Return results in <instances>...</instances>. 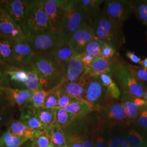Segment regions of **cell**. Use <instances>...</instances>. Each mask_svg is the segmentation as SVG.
<instances>
[{"instance_id": "6da1fadb", "label": "cell", "mask_w": 147, "mask_h": 147, "mask_svg": "<svg viewBox=\"0 0 147 147\" xmlns=\"http://www.w3.org/2000/svg\"><path fill=\"white\" fill-rule=\"evenodd\" d=\"M88 24L95 37L112 47L117 51L125 42L122 25L112 20L102 11L90 19Z\"/></svg>"}, {"instance_id": "7a4b0ae2", "label": "cell", "mask_w": 147, "mask_h": 147, "mask_svg": "<svg viewBox=\"0 0 147 147\" xmlns=\"http://www.w3.org/2000/svg\"><path fill=\"white\" fill-rule=\"evenodd\" d=\"M31 65L42 80L45 89H52L62 81L63 66L50 55L36 54L32 60Z\"/></svg>"}, {"instance_id": "3957f363", "label": "cell", "mask_w": 147, "mask_h": 147, "mask_svg": "<svg viewBox=\"0 0 147 147\" xmlns=\"http://www.w3.org/2000/svg\"><path fill=\"white\" fill-rule=\"evenodd\" d=\"M53 30L42 4V0L29 1L23 32L26 37Z\"/></svg>"}, {"instance_id": "277c9868", "label": "cell", "mask_w": 147, "mask_h": 147, "mask_svg": "<svg viewBox=\"0 0 147 147\" xmlns=\"http://www.w3.org/2000/svg\"><path fill=\"white\" fill-rule=\"evenodd\" d=\"M64 11L59 31L69 42L75 32L84 24H88L89 20L80 0H70Z\"/></svg>"}, {"instance_id": "5b68a950", "label": "cell", "mask_w": 147, "mask_h": 147, "mask_svg": "<svg viewBox=\"0 0 147 147\" xmlns=\"http://www.w3.org/2000/svg\"><path fill=\"white\" fill-rule=\"evenodd\" d=\"M112 76L123 91H126L134 96L143 98L147 87L137 81L130 70L128 64L119 58L118 54L113 59Z\"/></svg>"}, {"instance_id": "8992f818", "label": "cell", "mask_w": 147, "mask_h": 147, "mask_svg": "<svg viewBox=\"0 0 147 147\" xmlns=\"http://www.w3.org/2000/svg\"><path fill=\"white\" fill-rule=\"evenodd\" d=\"M26 39L35 54L50 53L65 42H68L60 31L55 30L27 37Z\"/></svg>"}, {"instance_id": "52a82bcc", "label": "cell", "mask_w": 147, "mask_h": 147, "mask_svg": "<svg viewBox=\"0 0 147 147\" xmlns=\"http://www.w3.org/2000/svg\"><path fill=\"white\" fill-rule=\"evenodd\" d=\"M112 100L98 76H91L86 87L84 100L90 104L96 111L113 102Z\"/></svg>"}, {"instance_id": "ba28073f", "label": "cell", "mask_w": 147, "mask_h": 147, "mask_svg": "<svg viewBox=\"0 0 147 147\" xmlns=\"http://www.w3.org/2000/svg\"><path fill=\"white\" fill-rule=\"evenodd\" d=\"M102 11L112 20L122 25L133 11V3L126 0L105 1Z\"/></svg>"}, {"instance_id": "9c48e42d", "label": "cell", "mask_w": 147, "mask_h": 147, "mask_svg": "<svg viewBox=\"0 0 147 147\" xmlns=\"http://www.w3.org/2000/svg\"><path fill=\"white\" fill-rule=\"evenodd\" d=\"M101 123L107 125H129L126 115L121 102H112L96 111Z\"/></svg>"}, {"instance_id": "30bf717a", "label": "cell", "mask_w": 147, "mask_h": 147, "mask_svg": "<svg viewBox=\"0 0 147 147\" xmlns=\"http://www.w3.org/2000/svg\"><path fill=\"white\" fill-rule=\"evenodd\" d=\"M28 3L29 1L27 0L0 1V5L22 30L25 25Z\"/></svg>"}, {"instance_id": "8fae6325", "label": "cell", "mask_w": 147, "mask_h": 147, "mask_svg": "<svg viewBox=\"0 0 147 147\" xmlns=\"http://www.w3.org/2000/svg\"><path fill=\"white\" fill-rule=\"evenodd\" d=\"M0 35L11 42L26 38L20 27L18 25L0 5Z\"/></svg>"}, {"instance_id": "7c38bea8", "label": "cell", "mask_w": 147, "mask_h": 147, "mask_svg": "<svg viewBox=\"0 0 147 147\" xmlns=\"http://www.w3.org/2000/svg\"><path fill=\"white\" fill-rule=\"evenodd\" d=\"M13 42V67L26 68L31 65L32 60L36 55L27 40L26 38Z\"/></svg>"}, {"instance_id": "4fadbf2b", "label": "cell", "mask_w": 147, "mask_h": 147, "mask_svg": "<svg viewBox=\"0 0 147 147\" xmlns=\"http://www.w3.org/2000/svg\"><path fill=\"white\" fill-rule=\"evenodd\" d=\"M95 37L92 28L86 23L75 32L69 41V45L75 54L78 55L84 53L87 45Z\"/></svg>"}, {"instance_id": "5bb4252c", "label": "cell", "mask_w": 147, "mask_h": 147, "mask_svg": "<svg viewBox=\"0 0 147 147\" xmlns=\"http://www.w3.org/2000/svg\"><path fill=\"white\" fill-rule=\"evenodd\" d=\"M91 76L85 72L84 75L78 80L74 82H67L58 85V88L64 91L70 96L84 100L86 89Z\"/></svg>"}, {"instance_id": "9a60e30c", "label": "cell", "mask_w": 147, "mask_h": 147, "mask_svg": "<svg viewBox=\"0 0 147 147\" xmlns=\"http://www.w3.org/2000/svg\"><path fill=\"white\" fill-rule=\"evenodd\" d=\"M84 73L85 65L78 56H75L64 65L63 80L58 85L67 82L78 81Z\"/></svg>"}, {"instance_id": "2e32d148", "label": "cell", "mask_w": 147, "mask_h": 147, "mask_svg": "<svg viewBox=\"0 0 147 147\" xmlns=\"http://www.w3.org/2000/svg\"><path fill=\"white\" fill-rule=\"evenodd\" d=\"M43 8L53 30L59 31L64 15V9L53 0H42Z\"/></svg>"}, {"instance_id": "e0dca14e", "label": "cell", "mask_w": 147, "mask_h": 147, "mask_svg": "<svg viewBox=\"0 0 147 147\" xmlns=\"http://www.w3.org/2000/svg\"><path fill=\"white\" fill-rule=\"evenodd\" d=\"M4 93L11 105L18 106L19 109L30 102L33 92L26 89H19L11 87H5Z\"/></svg>"}, {"instance_id": "ac0fdd59", "label": "cell", "mask_w": 147, "mask_h": 147, "mask_svg": "<svg viewBox=\"0 0 147 147\" xmlns=\"http://www.w3.org/2000/svg\"><path fill=\"white\" fill-rule=\"evenodd\" d=\"M113 58L106 59L101 56L96 57L89 65L85 66V72L93 77H98L102 74L112 75Z\"/></svg>"}, {"instance_id": "d6986e66", "label": "cell", "mask_w": 147, "mask_h": 147, "mask_svg": "<svg viewBox=\"0 0 147 147\" xmlns=\"http://www.w3.org/2000/svg\"><path fill=\"white\" fill-rule=\"evenodd\" d=\"M5 126L7 130L16 136L25 138L28 141L35 138L43 131L34 130L27 127L21 121L16 120L13 118L6 124Z\"/></svg>"}, {"instance_id": "ffe728a7", "label": "cell", "mask_w": 147, "mask_h": 147, "mask_svg": "<svg viewBox=\"0 0 147 147\" xmlns=\"http://www.w3.org/2000/svg\"><path fill=\"white\" fill-rule=\"evenodd\" d=\"M35 109L29 102L19 109L20 112V121L27 127L34 130L41 131L46 129V126L42 125L34 115Z\"/></svg>"}, {"instance_id": "44dd1931", "label": "cell", "mask_w": 147, "mask_h": 147, "mask_svg": "<svg viewBox=\"0 0 147 147\" xmlns=\"http://www.w3.org/2000/svg\"><path fill=\"white\" fill-rule=\"evenodd\" d=\"M121 101L126 115L127 122L129 125L136 121L140 109L135 103L133 95L126 91H123L121 94Z\"/></svg>"}, {"instance_id": "7402d4cb", "label": "cell", "mask_w": 147, "mask_h": 147, "mask_svg": "<svg viewBox=\"0 0 147 147\" xmlns=\"http://www.w3.org/2000/svg\"><path fill=\"white\" fill-rule=\"evenodd\" d=\"M76 118H82L88 116L94 110L88 102L83 99L76 98L64 109Z\"/></svg>"}, {"instance_id": "603a6c76", "label": "cell", "mask_w": 147, "mask_h": 147, "mask_svg": "<svg viewBox=\"0 0 147 147\" xmlns=\"http://www.w3.org/2000/svg\"><path fill=\"white\" fill-rule=\"evenodd\" d=\"M0 59L7 69L13 67V42L1 35H0Z\"/></svg>"}, {"instance_id": "cb8c5ba5", "label": "cell", "mask_w": 147, "mask_h": 147, "mask_svg": "<svg viewBox=\"0 0 147 147\" xmlns=\"http://www.w3.org/2000/svg\"><path fill=\"white\" fill-rule=\"evenodd\" d=\"M27 71V79L21 89H26L33 92L40 89H45L42 80L34 68L30 65L25 68Z\"/></svg>"}, {"instance_id": "d4e9b609", "label": "cell", "mask_w": 147, "mask_h": 147, "mask_svg": "<svg viewBox=\"0 0 147 147\" xmlns=\"http://www.w3.org/2000/svg\"><path fill=\"white\" fill-rule=\"evenodd\" d=\"M48 54L51 56L62 66H64L70 59L76 56L73 50L70 47L68 42H65Z\"/></svg>"}, {"instance_id": "484cf974", "label": "cell", "mask_w": 147, "mask_h": 147, "mask_svg": "<svg viewBox=\"0 0 147 147\" xmlns=\"http://www.w3.org/2000/svg\"><path fill=\"white\" fill-rule=\"evenodd\" d=\"M3 72L7 76L9 83L12 82L14 84L18 85L16 88L21 89L27 79V71L25 68L11 67Z\"/></svg>"}, {"instance_id": "4316f807", "label": "cell", "mask_w": 147, "mask_h": 147, "mask_svg": "<svg viewBox=\"0 0 147 147\" xmlns=\"http://www.w3.org/2000/svg\"><path fill=\"white\" fill-rule=\"evenodd\" d=\"M101 83L104 86L109 95L113 99H119L121 98V90L116 81L113 79L112 74H102L98 76Z\"/></svg>"}, {"instance_id": "83f0119b", "label": "cell", "mask_w": 147, "mask_h": 147, "mask_svg": "<svg viewBox=\"0 0 147 147\" xmlns=\"http://www.w3.org/2000/svg\"><path fill=\"white\" fill-rule=\"evenodd\" d=\"M27 141L26 139L16 136L6 130L0 136V147H21Z\"/></svg>"}, {"instance_id": "f1b7e54d", "label": "cell", "mask_w": 147, "mask_h": 147, "mask_svg": "<svg viewBox=\"0 0 147 147\" xmlns=\"http://www.w3.org/2000/svg\"><path fill=\"white\" fill-rule=\"evenodd\" d=\"M34 115L42 125L47 127L55 124V109H47L43 107L38 109L36 108Z\"/></svg>"}, {"instance_id": "f546056e", "label": "cell", "mask_w": 147, "mask_h": 147, "mask_svg": "<svg viewBox=\"0 0 147 147\" xmlns=\"http://www.w3.org/2000/svg\"><path fill=\"white\" fill-rule=\"evenodd\" d=\"M51 144L54 147H64L67 146L65 136L63 129L57 125H53L47 127Z\"/></svg>"}, {"instance_id": "4dcf8cb0", "label": "cell", "mask_w": 147, "mask_h": 147, "mask_svg": "<svg viewBox=\"0 0 147 147\" xmlns=\"http://www.w3.org/2000/svg\"><path fill=\"white\" fill-rule=\"evenodd\" d=\"M76 118L64 109H55V124L63 129L69 126Z\"/></svg>"}, {"instance_id": "1f68e13d", "label": "cell", "mask_w": 147, "mask_h": 147, "mask_svg": "<svg viewBox=\"0 0 147 147\" xmlns=\"http://www.w3.org/2000/svg\"><path fill=\"white\" fill-rule=\"evenodd\" d=\"M104 1L102 0H80L89 20L100 12V6L104 3Z\"/></svg>"}, {"instance_id": "d6a6232c", "label": "cell", "mask_w": 147, "mask_h": 147, "mask_svg": "<svg viewBox=\"0 0 147 147\" xmlns=\"http://www.w3.org/2000/svg\"><path fill=\"white\" fill-rule=\"evenodd\" d=\"M30 141V142L27 145L29 147H47L52 145L47 128Z\"/></svg>"}, {"instance_id": "836d02e7", "label": "cell", "mask_w": 147, "mask_h": 147, "mask_svg": "<svg viewBox=\"0 0 147 147\" xmlns=\"http://www.w3.org/2000/svg\"><path fill=\"white\" fill-rule=\"evenodd\" d=\"M133 11L142 24L147 27V1H132Z\"/></svg>"}, {"instance_id": "e575fe53", "label": "cell", "mask_w": 147, "mask_h": 147, "mask_svg": "<svg viewBox=\"0 0 147 147\" xmlns=\"http://www.w3.org/2000/svg\"><path fill=\"white\" fill-rule=\"evenodd\" d=\"M51 89H40L33 92L30 103L34 108L38 109L43 106L45 99L53 90Z\"/></svg>"}, {"instance_id": "d590c367", "label": "cell", "mask_w": 147, "mask_h": 147, "mask_svg": "<svg viewBox=\"0 0 147 147\" xmlns=\"http://www.w3.org/2000/svg\"><path fill=\"white\" fill-rule=\"evenodd\" d=\"M68 147H83L82 137L80 136L76 132L70 130L68 127L63 129Z\"/></svg>"}, {"instance_id": "8d00e7d4", "label": "cell", "mask_w": 147, "mask_h": 147, "mask_svg": "<svg viewBox=\"0 0 147 147\" xmlns=\"http://www.w3.org/2000/svg\"><path fill=\"white\" fill-rule=\"evenodd\" d=\"M102 43L103 42L95 37L87 45L84 53L89 55L93 58L99 57Z\"/></svg>"}, {"instance_id": "74e56055", "label": "cell", "mask_w": 147, "mask_h": 147, "mask_svg": "<svg viewBox=\"0 0 147 147\" xmlns=\"http://www.w3.org/2000/svg\"><path fill=\"white\" fill-rule=\"evenodd\" d=\"M128 67L137 81L145 86L144 84L147 82V69L141 65L128 64Z\"/></svg>"}, {"instance_id": "f35d334b", "label": "cell", "mask_w": 147, "mask_h": 147, "mask_svg": "<svg viewBox=\"0 0 147 147\" xmlns=\"http://www.w3.org/2000/svg\"><path fill=\"white\" fill-rule=\"evenodd\" d=\"M59 100V92L57 86L53 87L52 91L47 95L43 107L47 109H55L57 108Z\"/></svg>"}, {"instance_id": "ab89813d", "label": "cell", "mask_w": 147, "mask_h": 147, "mask_svg": "<svg viewBox=\"0 0 147 147\" xmlns=\"http://www.w3.org/2000/svg\"><path fill=\"white\" fill-rule=\"evenodd\" d=\"M127 142L131 147H147V143L138 132L134 129L131 130L127 136Z\"/></svg>"}, {"instance_id": "60d3db41", "label": "cell", "mask_w": 147, "mask_h": 147, "mask_svg": "<svg viewBox=\"0 0 147 147\" xmlns=\"http://www.w3.org/2000/svg\"><path fill=\"white\" fill-rule=\"evenodd\" d=\"M58 87V86H57ZM59 100L57 108L65 109L76 98L67 94L64 91L58 88Z\"/></svg>"}, {"instance_id": "b9f144b4", "label": "cell", "mask_w": 147, "mask_h": 147, "mask_svg": "<svg viewBox=\"0 0 147 147\" xmlns=\"http://www.w3.org/2000/svg\"><path fill=\"white\" fill-rule=\"evenodd\" d=\"M117 54V51L112 47L104 42L102 43L100 53L101 57L106 59H112Z\"/></svg>"}, {"instance_id": "7bdbcfd3", "label": "cell", "mask_w": 147, "mask_h": 147, "mask_svg": "<svg viewBox=\"0 0 147 147\" xmlns=\"http://www.w3.org/2000/svg\"><path fill=\"white\" fill-rule=\"evenodd\" d=\"M14 106L11 105L3 111L0 115V126L6 124L13 118L14 113Z\"/></svg>"}, {"instance_id": "ee69618b", "label": "cell", "mask_w": 147, "mask_h": 147, "mask_svg": "<svg viewBox=\"0 0 147 147\" xmlns=\"http://www.w3.org/2000/svg\"><path fill=\"white\" fill-rule=\"evenodd\" d=\"M136 121L140 126L147 129V105L140 109Z\"/></svg>"}, {"instance_id": "f6af8a7d", "label": "cell", "mask_w": 147, "mask_h": 147, "mask_svg": "<svg viewBox=\"0 0 147 147\" xmlns=\"http://www.w3.org/2000/svg\"><path fill=\"white\" fill-rule=\"evenodd\" d=\"M11 105L10 101L8 100L6 95L4 94H0V115L3 111Z\"/></svg>"}, {"instance_id": "bcb514c9", "label": "cell", "mask_w": 147, "mask_h": 147, "mask_svg": "<svg viewBox=\"0 0 147 147\" xmlns=\"http://www.w3.org/2000/svg\"><path fill=\"white\" fill-rule=\"evenodd\" d=\"M125 56L126 57L129 58L132 63L141 65L142 59L140 57L137 56L134 51H131L130 50H127Z\"/></svg>"}, {"instance_id": "7dc6e473", "label": "cell", "mask_w": 147, "mask_h": 147, "mask_svg": "<svg viewBox=\"0 0 147 147\" xmlns=\"http://www.w3.org/2000/svg\"><path fill=\"white\" fill-rule=\"evenodd\" d=\"M80 59V60L83 63L85 66L89 65L90 63L93 62L94 58L92 57L88 54H86L85 53H82L81 54H80L78 55H76Z\"/></svg>"}, {"instance_id": "c3c4849f", "label": "cell", "mask_w": 147, "mask_h": 147, "mask_svg": "<svg viewBox=\"0 0 147 147\" xmlns=\"http://www.w3.org/2000/svg\"><path fill=\"white\" fill-rule=\"evenodd\" d=\"M133 99H134L135 103L136 104V105L138 106V107L140 109H142L147 105V101L144 100L143 98H138V97L133 96Z\"/></svg>"}, {"instance_id": "681fc988", "label": "cell", "mask_w": 147, "mask_h": 147, "mask_svg": "<svg viewBox=\"0 0 147 147\" xmlns=\"http://www.w3.org/2000/svg\"><path fill=\"white\" fill-rule=\"evenodd\" d=\"M9 83L8 81L0 80V94H4V89L5 87H10Z\"/></svg>"}, {"instance_id": "f907efd6", "label": "cell", "mask_w": 147, "mask_h": 147, "mask_svg": "<svg viewBox=\"0 0 147 147\" xmlns=\"http://www.w3.org/2000/svg\"><path fill=\"white\" fill-rule=\"evenodd\" d=\"M119 146L118 138L117 136L113 137L109 142V147H118Z\"/></svg>"}, {"instance_id": "816d5d0a", "label": "cell", "mask_w": 147, "mask_h": 147, "mask_svg": "<svg viewBox=\"0 0 147 147\" xmlns=\"http://www.w3.org/2000/svg\"><path fill=\"white\" fill-rule=\"evenodd\" d=\"M118 141L119 145L121 147H131L128 142L123 137H120L118 138Z\"/></svg>"}, {"instance_id": "f5cc1de1", "label": "cell", "mask_w": 147, "mask_h": 147, "mask_svg": "<svg viewBox=\"0 0 147 147\" xmlns=\"http://www.w3.org/2000/svg\"><path fill=\"white\" fill-rule=\"evenodd\" d=\"M96 147H107L106 143L102 137H100L97 139Z\"/></svg>"}, {"instance_id": "db71d44e", "label": "cell", "mask_w": 147, "mask_h": 147, "mask_svg": "<svg viewBox=\"0 0 147 147\" xmlns=\"http://www.w3.org/2000/svg\"><path fill=\"white\" fill-rule=\"evenodd\" d=\"M82 142L83 147H93L92 143L87 138H84L82 137Z\"/></svg>"}, {"instance_id": "11a10c76", "label": "cell", "mask_w": 147, "mask_h": 147, "mask_svg": "<svg viewBox=\"0 0 147 147\" xmlns=\"http://www.w3.org/2000/svg\"><path fill=\"white\" fill-rule=\"evenodd\" d=\"M0 80H6V81H8V78L7 77V76L5 75V73L3 72V71H0ZM9 82V81H8Z\"/></svg>"}, {"instance_id": "9f6ffc18", "label": "cell", "mask_w": 147, "mask_h": 147, "mask_svg": "<svg viewBox=\"0 0 147 147\" xmlns=\"http://www.w3.org/2000/svg\"><path fill=\"white\" fill-rule=\"evenodd\" d=\"M6 70H7V68L5 65L3 63V62L0 59V71H4Z\"/></svg>"}, {"instance_id": "6f0895ef", "label": "cell", "mask_w": 147, "mask_h": 147, "mask_svg": "<svg viewBox=\"0 0 147 147\" xmlns=\"http://www.w3.org/2000/svg\"><path fill=\"white\" fill-rule=\"evenodd\" d=\"M141 65L143 67H144V68L147 69V57L144 58L143 61H142V63H141Z\"/></svg>"}, {"instance_id": "680465c9", "label": "cell", "mask_w": 147, "mask_h": 147, "mask_svg": "<svg viewBox=\"0 0 147 147\" xmlns=\"http://www.w3.org/2000/svg\"><path fill=\"white\" fill-rule=\"evenodd\" d=\"M143 99H144V100L147 101V87L146 88V90H145V92H144V95H143Z\"/></svg>"}, {"instance_id": "91938a15", "label": "cell", "mask_w": 147, "mask_h": 147, "mask_svg": "<svg viewBox=\"0 0 147 147\" xmlns=\"http://www.w3.org/2000/svg\"><path fill=\"white\" fill-rule=\"evenodd\" d=\"M3 132L2 131V130H1V126H0V136H1V135L2 134V133Z\"/></svg>"}, {"instance_id": "94428289", "label": "cell", "mask_w": 147, "mask_h": 147, "mask_svg": "<svg viewBox=\"0 0 147 147\" xmlns=\"http://www.w3.org/2000/svg\"><path fill=\"white\" fill-rule=\"evenodd\" d=\"M26 147H28V146H26ZM53 147V145H51V146H49V147Z\"/></svg>"}, {"instance_id": "6125c7cd", "label": "cell", "mask_w": 147, "mask_h": 147, "mask_svg": "<svg viewBox=\"0 0 147 147\" xmlns=\"http://www.w3.org/2000/svg\"><path fill=\"white\" fill-rule=\"evenodd\" d=\"M67 147V146H65V147Z\"/></svg>"}, {"instance_id": "be15d7a7", "label": "cell", "mask_w": 147, "mask_h": 147, "mask_svg": "<svg viewBox=\"0 0 147 147\" xmlns=\"http://www.w3.org/2000/svg\"></svg>"}]
</instances>
